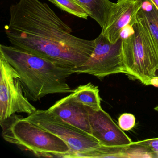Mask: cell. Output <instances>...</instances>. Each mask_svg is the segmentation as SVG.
<instances>
[{"label":"cell","instance_id":"cell-3","mask_svg":"<svg viewBox=\"0 0 158 158\" xmlns=\"http://www.w3.org/2000/svg\"><path fill=\"white\" fill-rule=\"evenodd\" d=\"M123 34L122 52L126 74L145 85H152L158 78V51L147 27L136 16Z\"/></svg>","mask_w":158,"mask_h":158},{"label":"cell","instance_id":"cell-1","mask_svg":"<svg viewBox=\"0 0 158 158\" xmlns=\"http://www.w3.org/2000/svg\"><path fill=\"white\" fill-rule=\"evenodd\" d=\"M47 3L20 0L10 8L5 33L14 47L66 68L84 64L92 54L95 40L77 37Z\"/></svg>","mask_w":158,"mask_h":158},{"label":"cell","instance_id":"cell-14","mask_svg":"<svg viewBox=\"0 0 158 158\" xmlns=\"http://www.w3.org/2000/svg\"><path fill=\"white\" fill-rule=\"evenodd\" d=\"M125 147H108L101 145L86 151L72 153L66 158H124Z\"/></svg>","mask_w":158,"mask_h":158},{"label":"cell","instance_id":"cell-16","mask_svg":"<svg viewBox=\"0 0 158 158\" xmlns=\"http://www.w3.org/2000/svg\"><path fill=\"white\" fill-rule=\"evenodd\" d=\"M135 117L130 113L123 114L118 119L119 127L123 131L131 130L135 127Z\"/></svg>","mask_w":158,"mask_h":158},{"label":"cell","instance_id":"cell-4","mask_svg":"<svg viewBox=\"0 0 158 158\" xmlns=\"http://www.w3.org/2000/svg\"><path fill=\"white\" fill-rule=\"evenodd\" d=\"M0 122L5 141L38 157L60 158L70 151L69 146L61 139L20 115L14 114Z\"/></svg>","mask_w":158,"mask_h":158},{"label":"cell","instance_id":"cell-2","mask_svg":"<svg viewBox=\"0 0 158 158\" xmlns=\"http://www.w3.org/2000/svg\"><path fill=\"white\" fill-rule=\"evenodd\" d=\"M0 54L19 74L30 100L37 101L50 94L73 91L67 82L68 77L74 74L73 68L60 66L14 46L0 45Z\"/></svg>","mask_w":158,"mask_h":158},{"label":"cell","instance_id":"cell-19","mask_svg":"<svg viewBox=\"0 0 158 158\" xmlns=\"http://www.w3.org/2000/svg\"></svg>","mask_w":158,"mask_h":158},{"label":"cell","instance_id":"cell-18","mask_svg":"<svg viewBox=\"0 0 158 158\" xmlns=\"http://www.w3.org/2000/svg\"><path fill=\"white\" fill-rule=\"evenodd\" d=\"M147 1L153 3L158 9V0H147Z\"/></svg>","mask_w":158,"mask_h":158},{"label":"cell","instance_id":"cell-11","mask_svg":"<svg viewBox=\"0 0 158 158\" xmlns=\"http://www.w3.org/2000/svg\"><path fill=\"white\" fill-rule=\"evenodd\" d=\"M86 11L92 19L101 27L106 29L114 3L110 0H74Z\"/></svg>","mask_w":158,"mask_h":158},{"label":"cell","instance_id":"cell-7","mask_svg":"<svg viewBox=\"0 0 158 158\" xmlns=\"http://www.w3.org/2000/svg\"><path fill=\"white\" fill-rule=\"evenodd\" d=\"M26 120L60 137L68 145L70 151L61 158L77 152L86 151L100 146L98 139L62 120L49 110H36Z\"/></svg>","mask_w":158,"mask_h":158},{"label":"cell","instance_id":"cell-13","mask_svg":"<svg viewBox=\"0 0 158 158\" xmlns=\"http://www.w3.org/2000/svg\"><path fill=\"white\" fill-rule=\"evenodd\" d=\"M148 5H142L136 18L149 30L158 51V9L153 3L146 0Z\"/></svg>","mask_w":158,"mask_h":158},{"label":"cell","instance_id":"cell-12","mask_svg":"<svg viewBox=\"0 0 158 158\" xmlns=\"http://www.w3.org/2000/svg\"><path fill=\"white\" fill-rule=\"evenodd\" d=\"M74 101L95 110H102L99 89L97 86L89 83L81 85L69 95Z\"/></svg>","mask_w":158,"mask_h":158},{"label":"cell","instance_id":"cell-9","mask_svg":"<svg viewBox=\"0 0 158 158\" xmlns=\"http://www.w3.org/2000/svg\"><path fill=\"white\" fill-rule=\"evenodd\" d=\"M142 5V0H118L114 3L106 29L102 32L112 43H116L124 29L135 22Z\"/></svg>","mask_w":158,"mask_h":158},{"label":"cell","instance_id":"cell-8","mask_svg":"<svg viewBox=\"0 0 158 158\" xmlns=\"http://www.w3.org/2000/svg\"><path fill=\"white\" fill-rule=\"evenodd\" d=\"M87 108L91 134L101 145L123 147L132 143L128 136L102 109L95 110Z\"/></svg>","mask_w":158,"mask_h":158},{"label":"cell","instance_id":"cell-10","mask_svg":"<svg viewBox=\"0 0 158 158\" xmlns=\"http://www.w3.org/2000/svg\"><path fill=\"white\" fill-rule=\"evenodd\" d=\"M48 110L66 123L92 136L87 107L74 101L69 95L57 101Z\"/></svg>","mask_w":158,"mask_h":158},{"label":"cell","instance_id":"cell-6","mask_svg":"<svg viewBox=\"0 0 158 158\" xmlns=\"http://www.w3.org/2000/svg\"><path fill=\"white\" fill-rule=\"evenodd\" d=\"M94 40L95 47L92 54L84 64L73 68L74 73L91 75L100 79L115 74H126L122 38L116 43H112L101 32Z\"/></svg>","mask_w":158,"mask_h":158},{"label":"cell","instance_id":"cell-15","mask_svg":"<svg viewBox=\"0 0 158 158\" xmlns=\"http://www.w3.org/2000/svg\"><path fill=\"white\" fill-rule=\"evenodd\" d=\"M50 2L64 11L83 19L89 16L86 10L74 0H49Z\"/></svg>","mask_w":158,"mask_h":158},{"label":"cell","instance_id":"cell-5","mask_svg":"<svg viewBox=\"0 0 158 158\" xmlns=\"http://www.w3.org/2000/svg\"><path fill=\"white\" fill-rule=\"evenodd\" d=\"M0 122L16 113L28 115L36 110L28 99L19 74L0 54Z\"/></svg>","mask_w":158,"mask_h":158},{"label":"cell","instance_id":"cell-17","mask_svg":"<svg viewBox=\"0 0 158 158\" xmlns=\"http://www.w3.org/2000/svg\"><path fill=\"white\" fill-rule=\"evenodd\" d=\"M139 145L144 146L155 153L158 157V138L150 139L136 142Z\"/></svg>","mask_w":158,"mask_h":158}]
</instances>
